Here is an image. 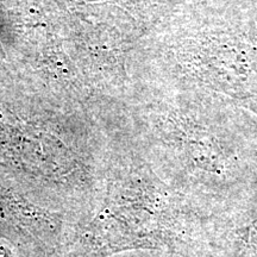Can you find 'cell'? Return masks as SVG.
<instances>
[{
  "label": "cell",
  "mask_w": 257,
  "mask_h": 257,
  "mask_svg": "<svg viewBox=\"0 0 257 257\" xmlns=\"http://www.w3.org/2000/svg\"><path fill=\"white\" fill-rule=\"evenodd\" d=\"M180 74L257 114V34L211 30L180 38Z\"/></svg>",
  "instance_id": "cell-1"
},
{
  "label": "cell",
  "mask_w": 257,
  "mask_h": 257,
  "mask_svg": "<svg viewBox=\"0 0 257 257\" xmlns=\"http://www.w3.org/2000/svg\"><path fill=\"white\" fill-rule=\"evenodd\" d=\"M174 138L180 162L200 178L229 181L237 175L238 156L226 130L206 115L180 108L174 120Z\"/></svg>",
  "instance_id": "cell-2"
},
{
  "label": "cell",
  "mask_w": 257,
  "mask_h": 257,
  "mask_svg": "<svg viewBox=\"0 0 257 257\" xmlns=\"http://www.w3.org/2000/svg\"><path fill=\"white\" fill-rule=\"evenodd\" d=\"M252 148H253V156H255V159L257 161V140L255 141V143H253Z\"/></svg>",
  "instance_id": "cell-3"
}]
</instances>
